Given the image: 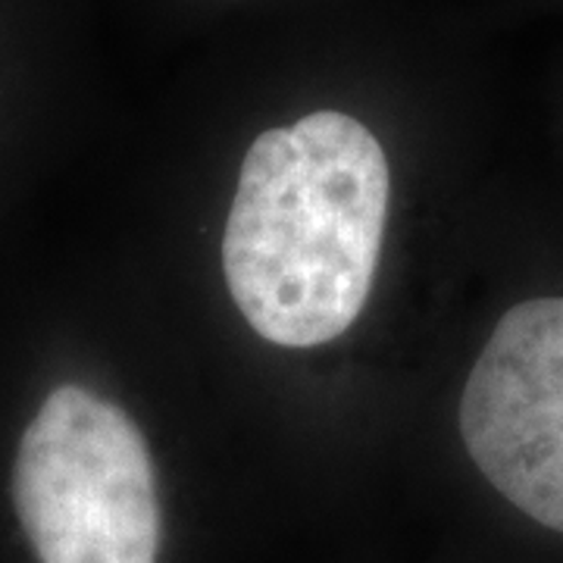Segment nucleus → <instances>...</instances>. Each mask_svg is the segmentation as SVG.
<instances>
[{"instance_id": "obj_1", "label": "nucleus", "mask_w": 563, "mask_h": 563, "mask_svg": "<svg viewBox=\"0 0 563 563\" xmlns=\"http://www.w3.org/2000/svg\"><path fill=\"white\" fill-rule=\"evenodd\" d=\"M388 161L347 113L257 135L222 235L229 295L263 342L317 347L361 317L388 220Z\"/></svg>"}, {"instance_id": "obj_2", "label": "nucleus", "mask_w": 563, "mask_h": 563, "mask_svg": "<svg viewBox=\"0 0 563 563\" xmlns=\"http://www.w3.org/2000/svg\"><path fill=\"white\" fill-rule=\"evenodd\" d=\"M13 510L38 563H161L163 507L139 422L76 383L22 432Z\"/></svg>"}, {"instance_id": "obj_3", "label": "nucleus", "mask_w": 563, "mask_h": 563, "mask_svg": "<svg viewBox=\"0 0 563 563\" xmlns=\"http://www.w3.org/2000/svg\"><path fill=\"white\" fill-rule=\"evenodd\" d=\"M473 466L539 529L563 536V295L510 303L461 391Z\"/></svg>"}]
</instances>
